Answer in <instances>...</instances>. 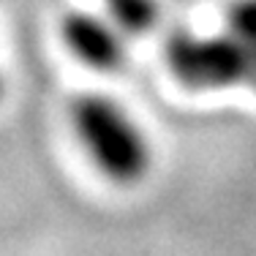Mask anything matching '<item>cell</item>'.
I'll list each match as a JSON object with an SVG mask.
<instances>
[{
  "label": "cell",
  "mask_w": 256,
  "mask_h": 256,
  "mask_svg": "<svg viewBox=\"0 0 256 256\" xmlns=\"http://www.w3.org/2000/svg\"><path fill=\"white\" fill-rule=\"evenodd\" d=\"M169 68L191 90H221L246 84L256 90V44L216 36V38H188L180 36L169 44Z\"/></svg>",
  "instance_id": "7a4b0ae2"
},
{
  "label": "cell",
  "mask_w": 256,
  "mask_h": 256,
  "mask_svg": "<svg viewBox=\"0 0 256 256\" xmlns=\"http://www.w3.org/2000/svg\"><path fill=\"white\" fill-rule=\"evenodd\" d=\"M106 8L123 33H144L156 22L153 0H106Z\"/></svg>",
  "instance_id": "277c9868"
},
{
  "label": "cell",
  "mask_w": 256,
  "mask_h": 256,
  "mask_svg": "<svg viewBox=\"0 0 256 256\" xmlns=\"http://www.w3.org/2000/svg\"><path fill=\"white\" fill-rule=\"evenodd\" d=\"M226 33L234 38L256 44V0H237L226 14Z\"/></svg>",
  "instance_id": "5b68a950"
},
{
  "label": "cell",
  "mask_w": 256,
  "mask_h": 256,
  "mask_svg": "<svg viewBox=\"0 0 256 256\" xmlns=\"http://www.w3.org/2000/svg\"><path fill=\"white\" fill-rule=\"evenodd\" d=\"M71 126L96 169L120 186H134L150 169V142L120 104L84 93L71 104Z\"/></svg>",
  "instance_id": "6da1fadb"
},
{
  "label": "cell",
  "mask_w": 256,
  "mask_h": 256,
  "mask_svg": "<svg viewBox=\"0 0 256 256\" xmlns=\"http://www.w3.org/2000/svg\"><path fill=\"white\" fill-rule=\"evenodd\" d=\"M63 41L68 52L84 66L104 74H112L126 60V44H123V28L118 22H106L88 11H71L66 14L60 25Z\"/></svg>",
  "instance_id": "3957f363"
},
{
  "label": "cell",
  "mask_w": 256,
  "mask_h": 256,
  "mask_svg": "<svg viewBox=\"0 0 256 256\" xmlns=\"http://www.w3.org/2000/svg\"><path fill=\"white\" fill-rule=\"evenodd\" d=\"M3 93H6V79H3V74H0V101H3Z\"/></svg>",
  "instance_id": "8992f818"
}]
</instances>
